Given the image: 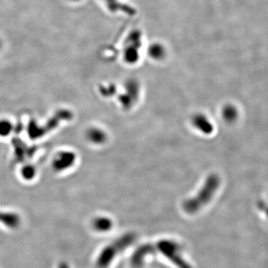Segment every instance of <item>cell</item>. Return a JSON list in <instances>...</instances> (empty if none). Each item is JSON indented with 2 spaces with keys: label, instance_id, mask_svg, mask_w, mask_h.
Returning <instances> with one entry per match:
<instances>
[{
  "label": "cell",
  "instance_id": "cell-1",
  "mask_svg": "<svg viewBox=\"0 0 268 268\" xmlns=\"http://www.w3.org/2000/svg\"><path fill=\"white\" fill-rule=\"evenodd\" d=\"M158 253L163 255L178 268H193L183 257L181 246L171 240L141 245L131 256V265L134 268H140L147 256Z\"/></svg>",
  "mask_w": 268,
  "mask_h": 268
},
{
  "label": "cell",
  "instance_id": "cell-2",
  "mask_svg": "<svg viewBox=\"0 0 268 268\" xmlns=\"http://www.w3.org/2000/svg\"><path fill=\"white\" fill-rule=\"evenodd\" d=\"M220 179L216 174H212L206 179L205 182L197 194L191 198L187 199L183 204L186 213L194 214L200 211L209 204L214 197L220 187Z\"/></svg>",
  "mask_w": 268,
  "mask_h": 268
},
{
  "label": "cell",
  "instance_id": "cell-3",
  "mask_svg": "<svg viewBox=\"0 0 268 268\" xmlns=\"http://www.w3.org/2000/svg\"><path fill=\"white\" fill-rule=\"evenodd\" d=\"M136 239V236L135 233H128L107 246L101 252L96 260L97 268H107L116 256L132 245Z\"/></svg>",
  "mask_w": 268,
  "mask_h": 268
},
{
  "label": "cell",
  "instance_id": "cell-4",
  "mask_svg": "<svg viewBox=\"0 0 268 268\" xmlns=\"http://www.w3.org/2000/svg\"><path fill=\"white\" fill-rule=\"evenodd\" d=\"M76 155L71 151L59 153L54 160V167L57 170L71 168L76 162Z\"/></svg>",
  "mask_w": 268,
  "mask_h": 268
},
{
  "label": "cell",
  "instance_id": "cell-5",
  "mask_svg": "<svg viewBox=\"0 0 268 268\" xmlns=\"http://www.w3.org/2000/svg\"><path fill=\"white\" fill-rule=\"evenodd\" d=\"M193 125L196 129L206 135H210L214 131V126L210 119L202 113H197L191 119Z\"/></svg>",
  "mask_w": 268,
  "mask_h": 268
},
{
  "label": "cell",
  "instance_id": "cell-6",
  "mask_svg": "<svg viewBox=\"0 0 268 268\" xmlns=\"http://www.w3.org/2000/svg\"><path fill=\"white\" fill-rule=\"evenodd\" d=\"M86 136L89 142L96 145L105 143L107 138L106 133L98 128H89L86 132Z\"/></svg>",
  "mask_w": 268,
  "mask_h": 268
},
{
  "label": "cell",
  "instance_id": "cell-7",
  "mask_svg": "<svg viewBox=\"0 0 268 268\" xmlns=\"http://www.w3.org/2000/svg\"><path fill=\"white\" fill-rule=\"evenodd\" d=\"M125 94L129 96L135 103L138 101L139 96V84L136 80H129L126 82L125 85Z\"/></svg>",
  "mask_w": 268,
  "mask_h": 268
},
{
  "label": "cell",
  "instance_id": "cell-8",
  "mask_svg": "<svg viewBox=\"0 0 268 268\" xmlns=\"http://www.w3.org/2000/svg\"><path fill=\"white\" fill-rule=\"evenodd\" d=\"M93 227L96 231L105 233V232L109 231L112 228L113 222L109 217H96L93 221Z\"/></svg>",
  "mask_w": 268,
  "mask_h": 268
},
{
  "label": "cell",
  "instance_id": "cell-9",
  "mask_svg": "<svg viewBox=\"0 0 268 268\" xmlns=\"http://www.w3.org/2000/svg\"><path fill=\"white\" fill-rule=\"evenodd\" d=\"M222 115H223L224 120L227 122H234L238 116L237 109L233 105H227V106L223 107Z\"/></svg>",
  "mask_w": 268,
  "mask_h": 268
},
{
  "label": "cell",
  "instance_id": "cell-10",
  "mask_svg": "<svg viewBox=\"0 0 268 268\" xmlns=\"http://www.w3.org/2000/svg\"><path fill=\"white\" fill-rule=\"evenodd\" d=\"M12 131V125L8 120L0 121V136H7Z\"/></svg>",
  "mask_w": 268,
  "mask_h": 268
},
{
  "label": "cell",
  "instance_id": "cell-11",
  "mask_svg": "<svg viewBox=\"0 0 268 268\" xmlns=\"http://www.w3.org/2000/svg\"><path fill=\"white\" fill-rule=\"evenodd\" d=\"M116 93V87L114 84H110L109 86H103L102 89V93L104 96L111 97L114 96Z\"/></svg>",
  "mask_w": 268,
  "mask_h": 268
},
{
  "label": "cell",
  "instance_id": "cell-12",
  "mask_svg": "<svg viewBox=\"0 0 268 268\" xmlns=\"http://www.w3.org/2000/svg\"><path fill=\"white\" fill-rule=\"evenodd\" d=\"M58 268H69L68 265L66 263H64V262H63V263H60V265H59Z\"/></svg>",
  "mask_w": 268,
  "mask_h": 268
}]
</instances>
